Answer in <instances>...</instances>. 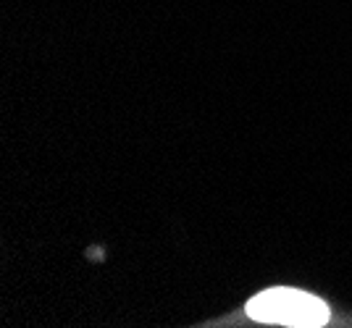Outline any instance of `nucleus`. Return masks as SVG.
Listing matches in <instances>:
<instances>
[{
    "label": "nucleus",
    "instance_id": "f257e3e1",
    "mask_svg": "<svg viewBox=\"0 0 352 328\" xmlns=\"http://www.w3.org/2000/svg\"><path fill=\"white\" fill-rule=\"evenodd\" d=\"M248 315L258 323H276V326L318 328L329 320L326 302L300 289H265L248 302Z\"/></svg>",
    "mask_w": 352,
    "mask_h": 328
}]
</instances>
